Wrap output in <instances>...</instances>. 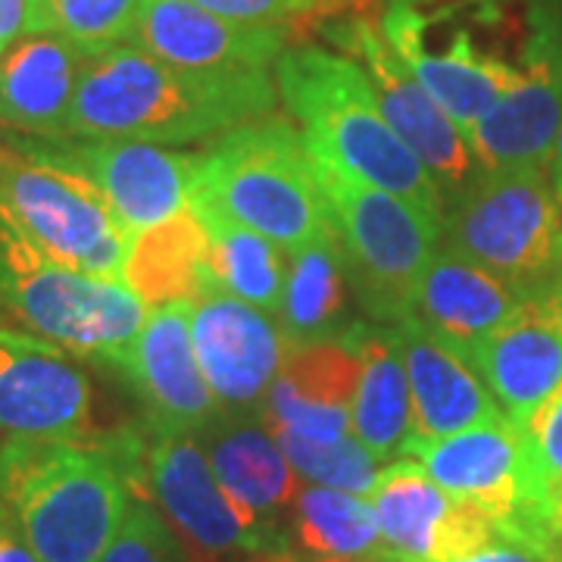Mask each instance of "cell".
<instances>
[{
	"label": "cell",
	"instance_id": "cell-1",
	"mask_svg": "<svg viewBox=\"0 0 562 562\" xmlns=\"http://www.w3.org/2000/svg\"><path fill=\"white\" fill-rule=\"evenodd\" d=\"M269 69H184L135 44L85 57L66 138H125L179 147L216 140L276 113Z\"/></svg>",
	"mask_w": 562,
	"mask_h": 562
},
{
	"label": "cell",
	"instance_id": "cell-2",
	"mask_svg": "<svg viewBox=\"0 0 562 562\" xmlns=\"http://www.w3.org/2000/svg\"><path fill=\"white\" fill-rule=\"evenodd\" d=\"M276 85L316 157L357 172L441 222L438 181L387 125L360 63L322 47H294L276 60Z\"/></svg>",
	"mask_w": 562,
	"mask_h": 562
},
{
	"label": "cell",
	"instance_id": "cell-3",
	"mask_svg": "<svg viewBox=\"0 0 562 562\" xmlns=\"http://www.w3.org/2000/svg\"><path fill=\"white\" fill-rule=\"evenodd\" d=\"M0 501L38 562H101L132 487L101 443L0 438Z\"/></svg>",
	"mask_w": 562,
	"mask_h": 562
},
{
	"label": "cell",
	"instance_id": "cell-4",
	"mask_svg": "<svg viewBox=\"0 0 562 562\" xmlns=\"http://www.w3.org/2000/svg\"><path fill=\"white\" fill-rule=\"evenodd\" d=\"M191 201L216 206L284 254L335 235L301 128L279 113L244 122L201 150Z\"/></svg>",
	"mask_w": 562,
	"mask_h": 562
},
{
	"label": "cell",
	"instance_id": "cell-5",
	"mask_svg": "<svg viewBox=\"0 0 562 562\" xmlns=\"http://www.w3.org/2000/svg\"><path fill=\"white\" fill-rule=\"evenodd\" d=\"M147 306L122 281L72 272L41 247L0 198V325L81 360L113 366L144 325Z\"/></svg>",
	"mask_w": 562,
	"mask_h": 562
},
{
	"label": "cell",
	"instance_id": "cell-6",
	"mask_svg": "<svg viewBox=\"0 0 562 562\" xmlns=\"http://www.w3.org/2000/svg\"><path fill=\"white\" fill-rule=\"evenodd\" d=\"M98 443L116 457L132 494L179 535L191 562L294 553L284 535L250 522L222 491L198 435H160L140 425L101 435Z\"/></svg>",
	"mask_w": 562,
	"mask_h": 562
},
{
	"label": "cell",
	"instance_id": "cell-7",
	"mask_svg": "<svg viewBox=\"0 0 562 562\" xmlns=\"http://www.w3.org/2000/svg\"><path fill=\"white\" fill-rule=\"evenodd\" d=\"M503 22V0H387L382 13L391 47L465 135L519 79L494 41Z\"/></svg>",
	"mask_w": 562,
	"mask_h": 562
},
{
	"label": "cell",
	"instance_id": "cell-8",
	"mask_svg": "<svg viewBox=\"0 0 562 562\" xmlns=\"http://www.w3.org/2000/svg\"><path fill=\"white\" fill-rule=\"evenodd\" d=\"M310 157L331 210L344 272L360 313L379 325L409 319L425 266L441 244V222L313 150Z\"/></svg>",
	"mask_w": 562,
	"mask_h": 562
},
{
	"label": "cell",
	"instance_id": "cell-9",
	"mask_svg": "<svg viewBox=\"0 0 562 562\" xmlns=\"http://www.w3.org/2000/svg\"><path fill=\"white\" fill-rule=\"evenodd\" d=\"M441 244L528 301L562 291V203L547 169L482 172L443 203Z\"/></svg>",
	"mask_w": 562,
	"mask_h": 562
},
{
	"label": "cell",
	"instance_id": "cell-10",
	"mask_svg": "<svg viewBox=\"0 0 562 562\" xmlns=\"http://www.w3.org/2000/svg\"><path fill=\"white\" fill-rule=\"evenodd\" d=\"M301 20L313 22L319 35L360 63L384 120L438 181L443 203L482 176L484 166L475 157L469 135L443 113L391 47L372 0H316Z\"/></svg>",
	"mask_w": 562,
	"mask_h": 562
},
{
	"label": "cell",
	"instance_id": "cell-11",
	"mask_svg": "<svg viewBox=\"0 0 562 562\" xmlns=\"http://www.w3.org/2000/svg\"><path fill=\"white\" fill-rule=\"evenodd\" d=\"M0 198L60 266L91 279L122 281L132 238L101 191L76 169L25 150L3 132Z\"/></svg>",
	"mask_w": 562,
	"mask_h": 562
},
{
	"label": "cell",
	"instance_id": "cell-12",
	"mask_svg": "<svg viewBox=\"0 0 562 562\" xmlns=\"http://www.w3.org/2000/svg\"><path fill=\"white\" fill-rule=\"evenodd\" d=\"M406 460L419 462L425 475L447 494L475 503L501 525L506 538L562 562L522 428L513 419L501 416L441 441L419 443Z\"/></svg>",
	"mask_w": 562,
	"mask_h": 562
},
{
	"label": "cell",
	"instance_id": "cell-13",
	"mask_svg": "<svg viewBox=\"0 0 562 562\" xmlns=\"http://www.w3.org/2000/svg\"><path fill=\"white\" fill-rule=\"evenodd\" d=\"M20 147L76 169L110 203L128 238L191 206L194 157L162 144L125 138H29L7 132Z\"/></svg>",
	"mask_w": 562,
	"mask_h": 562
},
{
	"label": "cell",
	"instance_id": "cell-14",
	"mask_svg": "<svg viewBox=\"0 0 562 562\" xmlns=\"http://www.w3.org/2000/svg\"><path fill=\"white\" fill-rule=\"evenodd\" d=\"M562 125V13L531 7L519 44V79L472 132L484 172L547 169Z\"/></svg>",
	"mask_w": 562,
	"mask_h": 562
},
{
	"label": "cell",
	"instance_id": "cell-15",
	"mask_svg": "<svg viewBox=\"0 0 562 562\" xmlns=\"http://www.w3.org/2000/svg\"><path fill=\"white\" fill-rule=\"evenodd\" d=\"M91 379L69 350L0 325V438L91 443Z\"/></svg>",
	"mask_w": 562,
	"mask_h": 562
},
{
	"label": "cell",
	"instance_id": "cell-16",
	"mask_svg": "<svg viewBox=\"0 0 562 562\" xmlns=\"http://www.w3.org/2000/svg\"><path fill=\"white\" fill-rule=\"evenodd\" d=\"M188 322L194 353L222 413H260L288 350L279 319L210 276L191 301Z\"/></svg>",
	"mask_w": 562,
	"mask_h": 562
},
{
	"label": "cell",
	"instance_id": "cell-17",
	"mask_svg": "<svg viewBox=\"0 0 562 562\" xmlns=\"http://www.w3.org/2000/svg\"><path fill=\"white\" fill-rule=\"evenodd\" d=\"M191 301L150 306L113 369L138 397L144 425L160 435H201L222 413L191 344Z\"/></svg>",
	"mask_w": 562,
	"mask_h": 562
},
{
	"label": "cell",
	"instance_id": "cell-18",
	"mask_svg": "<svg viewBox=\"0 0 562 562\" xmlns=\"http://www.w3.org/2000/svg\"><path fill=\"white\" fill-rule=\"evenodd\" d=\"M366 501L384 550L409 562H453L506 538L487 513L447 494L416 460L387 462Z\"/></svg>",
	"mask_w": 562,
	"mask_h": 562
},
{
	"label": "cell",
	"instance_id": "cell-19",
	"mask_svg": "<svg viewBox=\"0 0 562 562\" xmlns=\"http://www.w3.org/2000/svg\"><path fill=\"white\" fill-rule=\"evenodd\" d=\"M394 331L413 394V431L403 460L419 443L441 441L472 425L501 419V403L462 344L431 331L413 316L397 322Z\"/></svg>",
	"mask_w": 562,
	"mask_h": 562
},
{
	"label": "cell",
	"instance_id": "cell-20",
	"mask_svg": "<svg viewBox=\"0 0 562 562\" xmlns=\"http://www.w3.org/2000/svg\"><path fill=\"white\" fill-rule=\"evenodd\" d=\"M291 38L284 22H238L194 0H144L128 44L184 69H269Z\"/></svg>",
	"mask_w": 562,
	"mask_h": 562
},
{
	"label": "cell",
	"instance_id": "cell-21",
	"mask_svg": "<svg viewBox=\"0 0 562 562\" xmlns=\"http://www.w3.org/2000/svg\"><path fill=\"white\" fill-rule=\"evenodd\" d=\"M360 328L347 341L288 344L279 375L260 406V419L272 431L284 428L313 441L350 435V413L362 372Z\"/></svg>",
	"mask_w": 562,
	"mask_h": 562
},
{
	"label": "cell",
	"instance_id": "cell-22",
	"mask_svg": "<svg viewBox=\"0 0 562 562\" xmlns=\"http://www.w3.org/2000/svg\"><path fill=\"white\" fill-rule=\"evenodd\" d=\"M469 357L503 416L525 425L562 384V291L531 297L513 319L475 344Z\"/></svg>",
	"mask_w": 562,
	"mask_h": 562
},
{
	"label": "cell",
	"instance_id": "cell-23",
	"mask_svg": "<svg viewBox=\"0 0 562 562\" xmlns=\"http://www.w3.org/2000/svg\"><path fill=\"white\" fill-rule=\"evenodd\" d=\"M198 441L216 482L244 516L266 531L284 535V519L301 482L260 413H220Z\"/></svg>",
	"mask_w": 562,
	"mask_h": 562
},
{
	"label": "cell",
	"instance_id": "cell-24",
	"mask_svg": "<svg viewBox=\"0 0 562 562\" xmlns=\"http://www.w3.org/2000/svg\"><path fill=\"white\" fill-rule=\"evenodd\" d=\"M85 57L54 35H25L0 54V128L29 138H66Z\"/></svg>",
	"mask_w": 562,
	"mask_h": 562
},
{
	"label": "cell",
	"instance_id": "cell-25",
	"mask_svg": "<svg viewBox=\"0 0 562 562\" xmlns=\"http://www.w3.org/2000/svg\"><path fill=\"white\" fill-rule=\"evenodd\" d=\"M525 303L528 297L494 272L438 244L419 281L413 319L472 350L503 322L513 319Z\"/></svg>",
	"mask_w": 562,
	"mask_h": 562
},
{
	"label": "cell",
	"instance_id": "cell-26",
	"mask_svg": "<svg viewBox=\"0 0 562 562\" xmlns=\"http://www.w3.org/2000/svg\"><path fill=\"white\" fill-rule=\"evenodd\" d=\"M360 384L350 413V435L379 462L403 460L413 431V394L394 325L360 328Z\"/></svg>",
	"mask_w": 562,
	"mask_h": 562
},
{
	"label": "cell",
	"instance_id": "cell-27",
	"mask_svg": "<svg viewBox=\"0 0 562 562\" xmlns=\"http://www.w3.org/2000/svg\"><path fill=\"white\" fill-rule=\"evenodd\" d=\"M353 303L357 297L344 272L335 235L288 254L284 301L276 316L284 341L319 344L353 338L362 325V319L350 313Z\"/></svg>",
	"mask_w": 562,
	"mask_h": 562
},
{
	"label": "cell",
	"instance_id": "cell-28",
	"mask_svg": "<svg viewBox=\"0 0 562 562\" xmlns=\"http://www.w3.org/2000/svg\"><path fill=\"white\" fill-rule=\"evenodd\" d=\"M210 276L206 228L201 216L184 206L181 213L132 238L122 284L144 306H162L172 301H194Z\"/></svg>",
	"mask_w": 562,
	"mask_h": 562
},
{
	"label": "cell",
	"instance_id": "cell-29",
	"mask_svg": "<svg viewBox=\"0 0 562 562\" xmlns=\"http://www.w3.org/2000/svg\"><path fill=\"white\" fill-rule=\"evenodd\" d=\"M191 210L201 216L210 241V272L241 301L279 316L288 279V254L279 244L262 238L210 203L191 201Z\"/></svg>",
	"mask_w": 562,
	"mask_h": 562
},
{
	"label": "cell",
	"instance_id": "cell-30",
	"mask_svg": "<svg viewBox=\"0 0 562 562\" xmlns=\"http://www.w3.org/2000/svg\"><path fill=\"white\" fill-rule=\"evenodd\" d=\"M284 535L294 557H362L382 550L372 503L319 484H306L288 509Z\"/></svg>",
	"mask_w": 562,
	"mask_h": 562
},
{
	"label": "cell",
	"instance_id": "cell-31",
	"mask_svg": "<svg viewBox=\"0 0 562 562\" xmlns=\"http://www.w3.org/2000/svg\"><path fill=\"white\" fill-rule=\"evenodd\" d=\"M140 3L144 0H29L22 35H54L91 57L132 41Z\"/></svg>",
	"mask_w": 562,
	"mask_h": 562
},
{
	"label": "cell",
	"instance_id": "cell-32",
	"mask_svg": "<svg viewBox=\"0 0 562 562\" xmlns=\"http://www.w3.org/2000/svg\"><path fill=\"white\" fill-rule=\"evenodd\" d=\"M272 435L284 450L291 469L297 472V479H303L306 484L369 497L382 475L379 460L353 435H344L335 441H313V438H303L297 431H284V428L272 431Z\"/></svg>",
	"mask_w": 562,
	"mask_h": 562
},
{
	"label": "cell",
	"instance_id": "cell-33",
	"mask_svg": "<svg viewBox=\"0 0 562 562\" xmlns=\"http://www.w3.org/2000/svg\"><path fill=\"white\" fill-rule=\"evenodd\" d=\"M101 562H191V557L160 513L132 494L128 513Z\"/></svg>",
	"mask_w": 562,
	"mask_h": 562
},
{
	"label": "cell",
	"instance_id": "cell-34",
	"mask_svg": "<svg viewBox=\"0 0 562 562\" xmlns=\"http://www.w3.org/2000/svg\"><path fill=\"white\" fill-rule=\"evenodd\" d=\"M519 428L535 469V482L553 522V509L562 503V384Z\"/></svg>",
	"mask_w": 562,
	"mask_h": 562
},
{
	"label": "cell",
	"instance_id": "cell-35",
	"mask_svg": "<svg viewBox=\"0 0 562 562\" xmlns=\"http://www.w3.org/2000/svg\"><path fill=\"white\" fill-rule=\"evenodd\" d=\"M203 10L238 22H297L316 0H194Z\"/></svg>",
	"mask_w": 562,
	"mask_h": 562
},
{
	"label": "cell",
	"instance_id": "cell-36",
	"mask_svg": "<svg viewBox=\"0 0 562 562\" xmlns=\"http://www.w3.org/2000/svg\"><path fill=\"white\" fill-rule=\"evenodd\" d=\"M0 562H38L22 538V528L13 509L3 501H0Z\"/></svg>",
	"mask_w": 562,
	"mask_h": 562
},
{
	"label": "cell",
	"instance_id": "cell-37",
	"mask_svg": "<svg viewBox=\"0 0 562 562\" xmlns=\"http://www.w3.org/2000/svg\"><path fill=\"white\" fill-rule=\"evenodd\" d=\"M453 562H553L550 557H543L538 550H531V547H525L519 541H509V538H503V541L491 543V547H484L479 553H472V557H462V560Z\"/></svg>",
	"mask_w": 562,
	"mask_h": 562
},
{
	"label": "cell",
	"instance_id": "cell-38",
	"mask_svg": "<svg viewBox=\"0 0 562 562\" xmlns=\"http://www.w3.org/2000/svg\"><path fill=\"white\" fill-rule=\"evenodd\" d=\"M29 0H0V54L25 32Z\"/></svg>",
	"mask_w": 562,
	"mask_h": 562
},
{
	"label": "cell",
	"instance_id": "cell-39",
	"mask_svg": "<svg viewBox=\"0 0 562 562\" xmlns=\"http://www.w3.org/2000/svg\"><path fill=\"white\" fill-rule=\"evenodd\" d=\"M306 562V560H297ZM310 562H409L397 557V553H391V550H375V553H362V557H328V560H310Z\"/></svg>",
	"mask_w": 562,
	"mask_h": 562
},
{
	"label": "cell",
	"instance_id": "cell-40",
	"mask_svg": "<svg viewBox=\"0 0 562 562\" xmlns=\"http://www.w3.org/2000/svg\"><path fill=\"white\" fill-rule=\"evenodd\" d=\"M550 181H553V191H557V198L562 203V125L557 144H553V157H550Z\"/></svg>",
	"mask_w": 562,
	"mask_h": 562
},
{
	"label": "cell",
	"instance_id": "cell-41",
	"mask_svg": "<svg viewBox=\"0 0 562 562\" xmlns=\"http://www.w3.org/2000/svg\"><path fill=\"white\" fill-rule=\"evenodd\" d=\"M301 557L294 553H284V557H244V560H232V562H297Z\"/></svg>",
	"mask_w": 562,
	"mask_h": 562
},
{
	"label": "cell",
	"instance_id": "cell-42",
	"mask_svg": "<svg viewBox=\"0 0 562 562\" xmlns=\"http://www.w3.org/2000/svg\"><path fill=\"white\" fill-rule=\"evenodd\" d=\"M553 538H557V547L562 553V503L553 509Z\"/></svg>",
	"mask_w": 562,
	"mask_h": 562
}]
</instances>
